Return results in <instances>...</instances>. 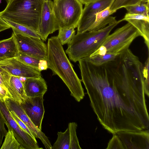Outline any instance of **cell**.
<instances>
[{"instance_id": "cell-1", "label": "cell", "mask_w": 149, "mask_h": 149, "mask_svg": "<svg viewBox=\"0 0 149 149\" xmlns=\"http://www.w3.org/2000/svg\"><path fill=\"white\" fill-rule=\"evenodd\" d=\"M83 83L97 119L109 132L149 129L144 90L116 81L104 64L96 65L86 58L78 61Z\"/></svg>"}, {"instance_id": "cell-2", "label": "cell", "mask_w": 149, "mask_h": 149, "mask_svg": "<svg viewBox=\"0 0 149 149\" xmlns=\"http://www.w3.org/2000/svg\"><path fill=\"white\" fill-rule=\"evenodd\" d=\"M62 45L57 36L48 39L46 61L47 68L53 75H57L63 81L70 92V95L79 102L85 95L81 80L74 71L67 58Z\"/></svg>"}, {"instance_id": "cell-3", "label": "cell", "mask_w": 149, "mask_h": 149, "mask_svg": "<svg viewBox=\"0 0 149 149\" xmlns=\"http://www.w3.org/2000/svg\"><path fill=\"white\" fill-rule=\"evenodd\" d=\"M0 16L38 32L44 0H6Z\"/></svg>"}, {"instance_id": "cell-4", "label": "cell", "mask_w": 149, "mask_h": 149, "mask_svg": "<svg viewBox=\"0 0 149 149\" xmlns=\"http://www.w3.org/2000/svg\"><path fill=\"white\" fill-rule=\"evenodd\" d=\"M121 19L109 24L97 31L77 33L68 44L65 53L69 59L76 62L80 59L90 57L102 45L112 30Z\"/></svg>"}, {"instance_id": "cell-5", "label": "cell", "mask_w": 149, "mask_h": 149, "mask_svg": "<svg viewBox=\"0 0 149 149\" xmlns=\"http://www.w3.org/2000/svg\"><path fill=\"white\" fill-rule=\"evenodd\" d=\"M141 36L138 30L128 22L107 37L100 47L90 57L107 53H118L128 48L134 40Z\"/></svg>"}, {"instance_id": "cell-6", "label": "cell", "mask_w": 149, "mask_h": 149, "mask_svg": "<svg viewBox=\"0 0 149 149\" xmlns=\"http://www.w3.org/2000/svg\"><path fill=\"white\" fill-rule=\"evenodd\" d=\"M53 10L60 28L77 27L83 10L78 0H54Z\"/></svg>"}, {"instance_id": "cell-7", "label": "cell", "mask_w": 149, "mask_h": 149, "mask_svg": "<svg viewBox=\"0 0 149 149\" xmlns=\"http://www.w3.org/2000/svg\"><path fill=\"white\" fill-rule=\"evenodd\" d=\"M0 110L8 130H12L20 146V149H40L36 140L24 130L14 119L5 102L0 99Z\"/></svg>"}, {"instance_id": "cell-8", "label": "cell", "mask_w": 149, "mask_h": 149, "mask_svg": "<svg viewBox=\"0 0 149 149\" xmlns=\"http://www.w3.org/2000/svg\"><path fill=\"white\" fill-rule=\"evenodd\" d=\"M17 43L19 53L46 60L47 45L40 38L29 36L13 31Z\"/></svg>"}, {"instance_id": "cell-9", "label": "cell", "mask_w": 149, "mask_h": 149, "mask_svg": "<svg viewBox=\"0 0 149 149\" xmlns=\"http://www.w3.org/2000/svg\"><path fill=\"white\" fill-rule=\"evenodd\" d=\"M60 27L53 10L51 0L44 1L42 6L38 33L40 39L46 41L48 35L58 30Z\"/></svg>"}, {"instance_id": "cell-10", "label": "cell", "mask_w": 149, "mask_h": 149, "mask_svg": "<svg viewBox=\"0 0 149 149\" xmlns=\"http://www.w3.org/2000/svg\"><path fill=\"white\" fill-rule=\"evenodd\" d=\"M114 1L99 0L85 4L77 26V33L88 31L95 21L96 13L111 6Z\"/></svg>"}, {"instance_id": "cell-11", "label": "cell", "mask_w": 149, "mask_h": 149, "mask_svg": "<svg viewBox=\"0 0 149 149\" xmlns=\"http://www.w3.org/2000/svg\"><path fill=\"white\" fill-rule=\"evenodd\" d=\"M5 102L9 110L15 113L35 135L36 138H38L41 140L45 148L52 149V146L48 137L41 130L36 128L27 115L21 105L12 98L7 99Z\"/></svg>"}, {"instance_id": "cell-12", "label": "cell", "mask_w": 149, "mask_h": 149, "mask_svg": "<svg viewBox=\"0 0 149 149\" xmlns=\"http://www.w3.org/2000/svg\"><path fill=\"white\" fill-rule=\"evenodd\" d=\"M124 149H149V130L138 132L121 131L116 134Z\"/></svg>"}, {"instance_id": "cell-13", "label": "cell", "mask_w": 149, "mask_h": 149, "mask_svg": "<svg viewBox=\"0 0 149 149\" xmlns=\"http://www.w3.org/2000/svg\"><path fill=\"white\" fill-rule=\"evenodd\" d=\"M0 67L11 75L19 77L37 78L41 75L40 71L26 64L17 58L0 61Z\"/></svg>"}, {"instance_id": "cell-14", "label": "cell", "mask_w": 149, "mask_h": 149, "mask_svg": "<svg viewBox=\"0 0 149 149\" xmlns=\"http://www.w3.org/2000/svg\"><path fill=\"white\" fill-rule=\"evenodd\" d=\"M43 97L26 96L24 101L20 104L32 123L40 130L45 113Z\"/></svg>"}, {"instance_id": "cell-15", "label": "cell", "mask_w": 149, "mask_h": 149, "mask_svg": "<svg viewBox=\"0 0 149 149\" xmlns=\"http://www.w3.org/2000/svg\"><path fill=\"white\" fill-rule=\"evenodd\" d=\"M23 82L25 93L27 97L43 96L47 90L46 82L41 76L26 78Z\"/></svg>"}, {"instance_id": "cell-16", "label": "cell", "mask_w": 149, "mask_h": 149, "mask_svg": "<svg viewBox=\"0 0 149 149\" xmlns=\"http://www.w3.org/2000/svg\"><path fill=\"white\" fill-rule=\"evenodd\" d=\"M18 53L17 43L13 33L10 38L0 41V61L17 58Z\"/></svg>"}, {"instance_id": "cell-17", "label": "cell", "mask_w": 149, "mask_h": 149, "mask_svg": "<svg viewBox=\"0 0 149 149\" xmlns=\"http://www.w3.org/2000/svg\"><path fill=\"white\" fill-rule=\"evenodd\" d=\"M111 6L96 14L95 21L88 29V31H96L101 29L109 24L116 22L115 17L110 16L116 11L110 9Z\"/></svg>"}, {"instance_id": "cell-18", "label": "cell", "mask_w": 149, "mask_h": 149, "mask_svg": "<svg viewBox=\"0 0 149 149\" xmlns=\"http://www.w3.org/2000/svg\"><path fill=\"white\" fill-rule=\"evenodd\" d=\"M10 88L8 90L11 98L20 104L23 102L26 96L23 81L18 77L12 75L9 81Z\"/></svg>"}, {"instance_id": "cell-19", "label": "cell", "mask_w": 149, "mask_h": 149, "mask_svg": "<svg viewBox=\"0 0 149 149\" xmlns=\"http://www.w3.org/2000/svg\"><path fill=\"white\" fill-rule=\"evenodd\" d=\"M126 21L132 24L138 30L141 36L144 38L149 50V21L142 19H128Z\"/></svg>"}, {"instance_id": "cell-20", "label": "cell", "mask_w": 149, "mask_h": 149, "mask_svg": "<svg viewBox=\"0 0 149 149\" xmlns=\"http://www.w3.org/2000/svg\"><path fill=\"white\" fill-rule=\"evenodd\" d=\"M58 137L52 146V149H69L70 132L68 127L64 132H58Z\"/></svg>"}, {"instance_id": "cell-21", "label": "cell", "mask_w": 149, "mask_h": 149, "mask_svg": "<svg viewBox=\"0 0 149 149\" xmlns=\"http://www.w3.org/2000/svg\"><path fill=\"white\" fill-rule=\"evenodd\" d=\"M119 53H107L86 58L93 64L101 65L115 60Z\"/></svg>"}, {"instance_id": "cell-22", "label": "cell", "mask_w": 149, "mask_h": 149, "mask_svg": "<svg viewBox=\"0 0 149 149\" xmlns=\"http://www.w3.org/2000/svg\"><path fill=\"white\" fill-rule=\"evenodd\" d=\"M3 19L10 26L13 31L25 36L40 38L37 31L24 26Z\"/></svg>"}, {"instance_id": "cell-23", "label": "cell", "mask_w": 149, "mask_h": 149, "mask_svg": "<svg viewBox=\"0 0 149 149\" xmlns=\"http://www.w3.org/2000/svg\"><path fill=\"white\" fill-rule=\"evenodd\" d=\"M125 8L129 13L141 15L149 17V2L141 1L137 4Z\"/></svg>"}, {"instance_id": "cell-24", "label": "cell", "mask_w": 149, "mask_h": 149, "mask_svg": "<svg viewBox=\"0 0 149 149\" xmlns=\"http://www.w3.org/2000/svg\"><path fill=\"white\" fill-rule=\"evenodd\" d=\"M73 27L60 28L58 30L57 38L62 45L68 44L75 35V31Z\"/></svg>"}, {"instance_id": "cell-25", "label": "cell", "mask_w": 149, "mask_h": 149, "mask_svg": "<svg viewBox=\"0 0 149 149\" xmlns=\"http://www.w3.org/2000/svg\"><path fill=\"white\" fill-rule=\"evenodd\" d=\"M5 137L1 149H20V144L12 130H8Z\"/></svg>"}, {"instance_id": "cell-26", "label": "cell", "mask_w": 149, "mask_h": 149, "mask_svg": "<svg viewBox=\"0 0 149 149\" xmlns=\"http://www.w3.org/2000/svg\"><path fill=\"white\" fill-rule=\"evenodd\" d=\"M77 126L76 123L73 122L68 124L70 136L69 149H81L76 134V129Z\"/></svg>"}, {"instance_id": "cell-27", "label": "cell", "mask_w": 149, "mask_h": 149, "mask_svg": "<svg viewBox=\"0 0 149 149\" xmlns=\"http://www.w3.org/2000/svg\"><path fill=\"white\" fill-rule=\"evenodd\" d=\"M17 58L26 64L40 71L39 68V65L41 60L34 56L20 52L19 53Z\"/></svg>"}, {"instance_id": "cell-28", "label": "cell", "mask_w": 149, "mask_h": 149, "mask_svg": "<svg viewBox=\"0 0 149 149\" xmlns=\"http://www.w3.org/2000/svg\"><path fill=\"white\" fill-rule=\"evenodd\" d=\"M140 2V0H114L110 7V9L116 11L120 8L134 5Z\"/></svg>"}, {"instance_id": "cell-29", "label": "cell", "mask_w": 149, "mask_h": 149, "mask_svg": "<svg viewBox=\"0 0 149 149\" xmlns=\"http://www.w3.org/2000/svg\"><path fill=\"white\" fill-rule=\"evenodd\" d=\"M149 58L148 56L143 65V86L145 94L149 97Z\"/></svg>"}, {"instance_id": "cell-30", "label": "cell", "mask_w": 149, "mask_h": 149, "mask_svg": "<svg viewBox=\"0 0 149 149\" xmlns=\"http://www.w3.org/2000/svg\"><path fill=\"white\" fill-rule=\"evenodd\" d=\"M11 76L10 73L0 67V85L7 88L8 91L10 88L9 81Z\"/></svg>"}, {"instance_id": "cell-31", "label": "cell", "mask_w": 149, "mask_h": 149, "mask_svg": "<svg viewBox=\"0 0 149 149\" xmlns=\"http://www.w3.org/2000/svg\"><path fill=\"white\" fill-rule=\"evenodd\" d=\"M112 138L108 143L106 149H124L122 142L118 136L113 134Z\"/></svg>"}, {"instance_id": "cell-32", "label": "cell", "mask_w": 149, "mask_h": 149, "mask_svg": "<svg viewBox=\"0 0 149 149\" xmlns=\"http://www.w3.org/2000/svg\"><path fill=\"white\" fill-rule=\"evenodd\" d=\"M10 112L14 119L20 127L24 130L29 134L34 139L36 140L35 135L31 131L26 124L17 116L15 113L12 111H10Z\"/></svg>"}, {"instance_id": "cell-33", "label": "cell", "mask_w": 149, "mask_h": 149, "mask_svg": "<svg viewBox=\"0 0 149 149\" xmlns=\"http://www.w3.org/2000/svg\"><path fill=\"white\" fill-rule=\"evenodd\" d=\"M5 118L0 110V148L3 138L8 132L5 126Z\"/></svg>"}, {"instance_id": "cell-34", "label": "cell", "mask_w": 149, "mask_h": 149, "mask_svg": "<svg viewBox=\"0 0 149 149\" xmlns=\"http://www.w3.org/2000/svg\"><path fill=\"white\" fill-rule=\"evenodd\" d=\"M128 19H142L149 21V17L145 16L136 14H131L128 13H126L124 17L121 19L122 21Z\"/></svg>"}, {"instance_id": "cell-35", "label": "cell", "mask_w": 149, "mask_h": 149, "mask_svg": "<svg viewBox=\"0 0 149 149\" xmlns=\"http://www.w3.org/2000/svg\"><path fill=\"white\" fill-rule=\"evenodd\" d=\"M8 98H11V96L8 89L0 85V99L5 101Z\"/></svg>"}, {"instance_id": "cell-36", "label": "cell", "mask_w": 149, "mask_h": 149, "mask_svg": "<svg viewBox=\"0 0 149 149\" xmlns=\"http://www.w3.org/2000/svg\"><path fill=\"white\" fill-rule=\"evenodd\" d=\"M10 28V26L0 16V32Z\"/></svg>"}, {"instance_id": "cell-37", "label": "cell", "mask_w": 149, "mask_h": 149, "mask_svg": "<svg viewBox=\"0 0 149 149\" xmlns=\"http://www.w3.org/2000/svg\"><path fill=\"white\" fill-rule=\"evenodd\" d=\"M39 68L40 71L47 69V66L46 61L40 60L39 63Z\"/></svg>"}, {"instance_id": "cell-38", "label": "cell", "mask_w": 149, "mask_h": 149, "mask_svg": "<svg viewBox=\"0 0 149 149\" xmlns=\"http://www.w3.org/2000/svg\"><path fill=\"white\" fill-rule=\"evenodd\" d=\"M82 4H86L99 0H78Z\"/></svg>"}, {"instance_id": "cell-39", "label": "cell", "mask_w": 149, "mask_h": 149, "mask_svg": "<svg viewBox=\"0 0 149 149\" xmlns=\"http://www.w3.org/2000/svg\"><path fill=\"white\" fill-rule=\"evenodd\" d=\"M140 1L145 2H149V0H140Z\"/></svg>"}, {"instance_id": "cell-40", "label": "cell", "mask_w": 149, "mask_h": 149, "mask_svg": "<svg viewBox=\"0 0 149 149\" xmlns=\"http://www.w3.org/2000/svg\"><path fill=\"white\" fill-rule=\"evenodd\" d=\"M44 1H49V0H44Z\"/></svg>"}]
</instances>
